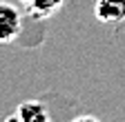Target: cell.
<instances>
[{
  "mask_svg": "<svg viewBox=\"0 0 125 122\" xmlns=\"http://www.w3.org/2000/svg\"><path fill=\"white\" fill-rule=\"evenodd\" d=\"M20 31H22L20 9L7 2V0H0V44H9L13 40H18Z\"/></svg>",
  "mask_w": 125,
  "mask_h": 122,
  "instance_id": "1",
  "label": "cell"
},
{
  "mask_svg": "<svg viewBox=\"0 0 125 122\" xmlns=\"http://www.w3.org/2000/svg\"><path fill=\"white\" fill-rule=\"evenodd\" d=\"M52 120V113L47 104L40 100H25L16 106V111L7 115V122H47Z\"/></svg>",
  "mask_w": 125,
  "mask_h": 122,
  "instance_id": "2",
  "label": "cell"
},
{
  "mask_svg": "<svg viewBox=\"0 0 125 122\" xmlns=\"http://www.w3.org/2000/svg\"><path fill=\"white\" fill-rule=\"evenodd\" d=\"M94 16L103 24H121V22H125V0H96Z\"/></svg>",
  "mask_w": 125,
  "mask_h": 122,
  "instance_id": "3",
  "label": "cell"
},
{
  "mask_svg": "<svg viewBox=\"0 0 125 122\" xmlns=\"http://www.w3.org/2000/svg\"><path fill=\"white\" fill-rule=\"evenodd\" d=\"M18 2L27 9L29 16H34L36 20H45L52 18L65 7L67 0H18Z\"/></svg>",
  "mask_w": 125,
  "mask_h": 122,
  "instance_id": "4",
  "label": "cell"
},
{
  "mask_svg": "<svg viewBox=\"0 0 125 122\" xmlns=\"http://www.w3.org/2000/svg\"><path fill=\"white\" fill-rule=\"evenodd\" d=\"M74 120H98L96 115H76Z\"/></svg>",
  "mask_w": 125,
  "mask_h": 122,
  "instance_id": "5",
  "label": "cell"
}]
</instances>
